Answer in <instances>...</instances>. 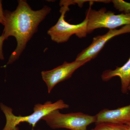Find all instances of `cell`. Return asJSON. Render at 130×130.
<instances>
[{"mask_svg": "<svg viewBox=\"0 0 130 130\" xmlns=\"http://www.w3.org/2000/svg\"><path fill=\"white\" fill-rule=\"evenodd\" d=\"M18 3L13 11H4L5 23L2 34L6 40L13 37L17 43L7 65L12 64L19 59L28 42L37 32L38 25L51 11V8L46 6L40 10H32L25 0L18 1Z\"/></svg>", "mask_w": 130, "mask_h": 130, "instance_id": "cell-1", "label": "cell"}, {"mask_svg": "<svg viewBox=\"0 0 130 130\" xmlns=\"http://www.w3.org/2000/svg\"><path fill=\"white\" fill-rule=\"evenodd\" d=\"M69 107L63 100H58L55 103L48 101L43 104H36L33 108V112L30 115L17 116L13 113L12 108L1 103L0 108L6 118V125L3 130H19L18 125L25 122L34 128L38 121L50 113L55 110L68 109Z\"/></svg>", "mask_w": 130, "mask_h": 130, "instance_id": "cell-2", "label": "cell"}, {"mask_svg": "<svg viewBox=\"0 0 130 130\" xmlns=\"http://www.w3.org/2000/svg\"><path fill=\"white\" fill-rule=\"evenodd\" d=\"M94 2L107 3V1H91L90 2L89 8L86 16L88 20V34H90L98 28L112 30L122 26L130 25V13L115 14L113 12L107 11L105 7L98 11L94 10L91 8Z\"/></svg>", "mask_w": 130, "mask_h": 130, "instance_id": "cell-3", "label": "cell"}, {"mask_svg": "<svg viewBox=\"0 0 130 130\" xmlns=\"http://www.w3.org/2000/svg\"><path fill=\"white\" fill-rule=\"evenodd\" d=\"M42 120L52 129L64 128L70 130H87L89 125L96 122L95 115L81 112L62 113L59 110L51 112Z\"/></svg>", "mask_w": 130, "mask_h": 130, "instance_id": "cell-4", "label": "cell"}, {"mask_svg": "<svg viewBox=\"0 0 130 130\" xmlns=\"http://www.w3.org/2000/svg\"><path fill=\"white\" fill-rule=\"evenodd\" d=\"M69 10L68 6H61L60 10L61 14L58 22L48 30L47 34L51 40L57 43L67 42L74 35L79 38H83L86 37L88 34V20L86 17L83 22L77 24H72L65 20V14Z\"/></svg>", "mask_w": 130, "mask_h": 130, "instance_id": "cell-5", "label": "cell"}, {"mask_svg": "<svg viewBox=\"0 0 130 130\" xmlns=\"http://www.w3.org/2000/svg\"><path fill=\"white\" fill-rule=\"evenodd\" d=\"M90 61L75 60L71 63L65 61L53 70L42 71L41 73L42 78L46 85L48 93H51L57 84L70 78L77 69Z\"/></svg>", "mask_w": 130, "mask_h": 130, "instance_id": "cell-6", "label": "cell"}, {"mask_svg": "<svg viewBox=\"0 0 130 130\" xmlns=\"http://www.w3.org/2000/svg\"><path fill=\"white\" fill-rule=\"evenodd\" d=\"M130 32V25H126L118 29L109 30L105 35L95 37L91 44L78 55L76 60H91L94 59L109 40L116 36Z\"/></svg>", "mask_w": 130, "mask_h": 130, "instance_id": "cell-7", "label": "cell"}, {"mask_svg": "<svg viewBox=\"0 0 130 130\" xmlns=\"http://www.w3.org/2000/svg\"><path fill=\"white\" fill-rule=\"evenodd\" d=\"M96 123L109 122L126 124L130 123V104L115 109L105 108L95 115Z\"/></svg>", "mask_w": 130, "mask_h": 130, "instance_id": "cell-8", "label": "cell"}, {"mask_svg": "<svg viewBox=\"0 0 130 130\" xmlns=\"http://www.w3.org/2000/svg\"><path fill=\"white\" fill-rule=\"evenodd\" d=\"M116 76L119 77L121 80V92L126 94L130 84V57L121 67H117L115 70L104 71L102 74L101 78L103 81H107Z\"/></svg>", "mask_w": 130, "mask_h": 130, "instance_id": "cell-9", "label": "cell"}, {"mask_svg": "<svg viewBox=\"0 0 130 130\" xmlns=\"http://www.w3.org/2000/svg\"><path fill=\"white\" fill-rule=\"evenodd\" d=\"M95 124V126L93 130H128L127 124L109 122H101Z\"/></svg>", "mask_w": 130, "mask_h": 130, "instance_id": "cell-10", "label": "cell"}, {"mask_svg": "<svg viewBox=\"0 0 130 130\" xmlns=\"http://www.w3.org/2000/svg\"><path fill=\"white\" fill-rule=\"evenodd\" d=\"M114 7L120 12L124 13H130V3L123 1H112Z\"/></svg>", "mask_w": 130, "mask_h": 130, "instance_id": "cell-11", "label": "cell"}, {"mask_svg": "<svg viewBox=\"0 0 130 130\" xmlns=\"http://www.w3.org/2000/svg\"><path fill=\"white\" fill-rule=\"evenodd\" d=\"M5 40H6V38L3 34H2L1 36H0V60H4L5 59L3 47V43Z\"/></svg>", "mask_w": 130, "mask_h": 130, "instance_id": "cell-12", "label": "cell"}, {"mask_svg": "<svg viewBox=\"0 0 130 130\" xmlns=\"http://www.w3.org/2000/svg\"><path fill=\"white\" fill-rule=\"evenodd\" d=\"M5 23L4 11L3 8L2 1L0 0V23L4 25Z\"/></svg>", "mask_w": 130, "mask_h": 130, "instance_id": "cell-13", "label": "cell"}, {"mask_svg": "<svg viewBox=\"0 0 130 130\" xmlns=\"http://www.w3.org/2000/svg\"><path fill=\"white\" fill-rule=\"evenodd\" d=\"M128 126V130H130V123H128V124H126Z\"/></svg>", "mask_w": 130, "mask_h": 130, "instance_id": "cell-14", "label": "cell"}, {"mask_svg": "<svg viewBox=\"0 0 130 130\" xmlns=\"http://www.w3.org/2000/svg\"><path fill=\"white\" fill-rule=\"evenodd\" d=\"M130 90V84L129 86V88H128V91Z\"/></svg>", "mask_w": 130, "mask_h": 130, "instance_id": "cell-15", "label": "cell"}, {"mask_svg": "<svg viewBox=\"0 0 130 130\" xmlns=\"http://www.w3.org/2000/svg\"><path fill=\"white\" fill-rule=\"evenodd\" d=\"M91 130H93V129H91Z\"/></svg>", "mask_w": 130, "mask_h": 130, "instance_id": "cell-16", "label": "cell"}, {"mask_svg": "<svg viewBox=\"0 0 130 130\" xmlns=\"http://www.w3.org/2000/svg\"><path fill=\"white\" fill-rule=\"evenodd\" d=\"M39 130V129H38V130Z\"/></svg>", "mask_w": 130, "mask_h": 130, "instance_id": "cell-17", "label": "cell"}]
</instances>
